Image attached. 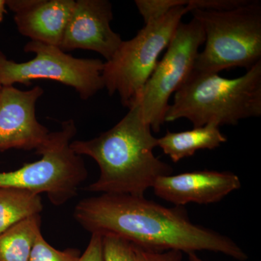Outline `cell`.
I'll use <instances>...</instances> for the list:
<instances>
[{
	"instance_id": "16",
	"label": "cell",
	"mask_w": 261,
	"mask_h": 261,
	"mask_svg": "<svg viewBox=\"0 0 261 261\" xmlns=\"http://www.w3.org/2000/svg\"><path fill=\"white\" fill-rule=\"evenodd\" d=\"M80 256V250L76 249L57 250L40 233L36 239L29 261H79Z\"/></svg>"
},
{
	"instance_id": "10",
	"label": "cell",
	"mask_w": 261,
	"mask_h": 261,
	"mask_svg": "<svg viewBox=\"0 0 261 261\" xmlns=\"http://www.w3.org/2000/svg\"><path fill=\"white\" fill-rule=\"evenodd\" d=\"M113 19L112 4L108 0L75 1L59 48L96 51L109 61L123 42L111 29Z\"/></svg>"
},
{
	"instance_id": "9",
	"label": "cell",
	"mask_w": 261,
	"mask_h": 261,
	"mask_svg": "<svg viewBox=\"0 0 261 261\" xmlns=\"http://www.w3.org/2000/svg\"><path fill=\"white\" fill-rule=\"evenodd\" d=\"M43 93L38 86L29 90L3 87L0 96V151H37L45 143L50 132L36 116V105Z\"/></svg>"
},
{
	"instance_id": "17",
	"label": "cell",
	"mask_w": 261,
	"mask_h": 261,
	"mask_svg": "<svg viewBox=\"0 0 261 261\" xmlns=\"http://www.w3.org/2000/svg\"><path fill=\"white\" fill-rule=\"evenodd\" d=\"M102 253L103 261H137L134 244L113 235L102 236Z\"/></svg>"
},
{
	"instance_id": "3",
	"label": "cell",
	"mask_w": 261,
	"mask_h": 261,
	"mask_svg": "<svg viewBox=\"0 0 261 261\" xmlns=\"http://www.w3.org/2000/svg\"><path fill=\"white\" fill-rule=\"evenodd\" d=\"M261 116V62L242 76L192 71L174 94L165 122L189 120L194 128L210 123L236 126L239 122Z\"/></svg>"
},
{
	"instance_id": "21",
	"label": "cell",
	"mask_w": 261,
	"mask_h": 261,
	"mask_svg": "<svg viewBox=\"0 0 261 261\" xmlns=\"http://www.w3.org/2000/svg\"><path fill=\"white\" fill-rule=\"evenodd\" d=\"M187 255H188L189 261H204L200 257L197 256L195 252H190Z\"/></svg>"
},
{
	"instance_id": "4",
	"label": "cell",
	"mask_w": 261,
	"mask_h": 261,
	"mask_svg": "<svg viewBox=\"0 0 261 261\" xmlns=\"http://www.w3.org/2000/svg\"><path fill=\"white\" fill-rule=\"evenodd\" d=\"M205 33V47L194 71L219 73L223 70H249L261 62V2L245 0L231 9L192 10Z\"/></svg>"
},
{
	"instance_id": "14",
	"label": "cell",
	"mask_w": 261,
	"mask_h": 261,
	"mask_svg": "<svg viewBox=\"0 0 261 261\" xmlns=\"http://www.w3.org/2000/svg\"><path fill=\"white\" fill-rule=\"evenodd\" d=\"M41 226L40 215H35L2 233L0 261H29Z\"/></svg>"
},
{
	"instance_id": "1",
	"label": "cell",
	"mask_w": 261,
	"mask_h": 261,
	"mask_svg": "<svg viewBox=\"0 0 261 261\" xmlns=\"http://www.w3.org/2000/svg\"><path fill=\"white\" fill-rule=\"evenodd\" d=\"M73 217L92 233L113 235L134 245L156 250L219 252L238 260L246 252L228 237L193 224L181 206L166 207L145 197L102 194L83 199Z\"/></svg>"
},
{
	"instance_id": "8",
	"label": "cell",
	"mask_w": 261,
	"mask_h": 261,
	"mask_svg": "<svg viewBox=\"0 0 261 261\" xmlns=\"http://www.w3.org/2000/svg\"><path fill=\"white\" fill-rule=\"evenodd\" d=\"M205 39L203 29L195 18L189 23H180L166 54L146 83L139 100L144 118L154 133L159 132L165 123L171 96L193 71Z\"/></svg>"
},
{
	"instance_id": "6",
	"label": "cell",
	"mask_w": 261,
	"mask_h": 261,
	"mask_svg": "<svg viewBox=\"0 0 261 261\" xmlns=\"http://www.w3.org/2000/svg\"><path fill=\"white\" fill-rule=\"evenodd\" d=\"M77 133L73 119L63 121L61 129L50 132L36 152L42 158L18 169L0 172V188H16L47 195L51 203L64 205L75 197L88 176L82 156L70 148Z\"/></svg>"
},
{
	"instance_id": "22",
	"label": "cell",
	"mask_w": 261,
	"mask_h": 261,
	"mask_svg": "<svg viewBox=\"0 0 261 261\" xmlns=\"http://www.w3.org/2000/svg\"><path fill=\"white\" fill-rule=\"evenodd\" d=\"M3 86L2 85L1 82H0V96H1L2 92H3Z\"/></svg>"
},
{
	"instance_id": "7",
	"label": "cell",
	"mask_w": 261,
	"mask_h": 261,
	"mask_svg": "<svg viewBox=\"0 0 261 261\" xmlns=\"http://www.w3.org/2000/svg\"><path fill=\"white\" fill-rule=\"evenodd\" d=\"M24 51L35 57L16 63L0 51V82L3 87L17 83L28 86L38 80L56 81L73 87L84 100L104 89V63L100 60L74 58L56 46L34 41L25 44Z\"/></svg>"
},
{
	"instance_id": "2",
	"label": "cell",
	"mask_w": 261,
	"mask_h": 261,
	"mask_svg": "<svg viewBox=\"0 0 261 261\" xmlns=\"http://www.w3.org/2000/svg\"><path fill=\"white\" fill-rule=\"evenodd\" d=\"M70 146L99 166V177L87 191L145 197L158 178L173 173L169 164L154 156L158 139L144 118L139 99L111 129L92 140L72 141Z\"/></svg>"
},
{
	"instance_id": "13",
	"label": "cell",
	"mask_w": 261,
	"mask_h": 261,
	"mask_svg": "<svg viewBox=\"0 0 261 261\" xmlns=\"http://www.w3.org/2000/svg\"><path fill=\"white\" fill-rule=\"evenodd\" d=\"M227 141L219 126L214 123L181 132H167L158 139V147L162 149L173 163L191 157L201 149H214Z\"/></svg>"
},
{
	"instance_id": "15",
	"label": "cell",
	"mask_w": 261,
	"mask_h": 261,
	"mask_svg": "<svg viewBox=\"0 0 261 261\" xmlns=\"http://www.w3.org/2000/svg\"><path fill=\"white\" fill-rule=\"evenodd\" d=\"M43 210L40 195L16 188H0V234Z\"/></svg>"
},
{
	"instance_id": "11",
	"label": "cell",
	"mask_w": 261,
	"mask_h": 261,
	"mask_svg": "<svg viewBox=\"0 0 261 261\" xmlns=\"http://www.w3.org/2000/svg\"><path fill=\"white\" fill-rule=\"evenodd\" d=\"M240 187L241 181L234 173L205 169L161 176L152 188L159 198L184 207L190 202L200 205L219 202Z\"/></svg>"
},
{
	"instance_id": "5",
	"label": "cell",
	"mask_w": 261,
	"mask_h": 261,
	"mask_svg": "<svg viewBox=\"0 0 261 261\" xmlns=\"http://www.w3.org/2000/svg\"><path fill=\"white\" fill-rule=\"evenodd\" d=\"M195 9L191 0H180L159 18L152 19L137 35L123 41L111 60L104 63V88L112 96L118 94L128 109L140 99L144 87L159 63L161 53L168 47L184 15Z\"/></svg>"
},
{
	"instance_id": "18",
	"label": "cell",
	"mask_w": 261,
	"mask_h": 261,
	"mask_svg": "<svg viewBox=\"0 0 261 261\" xmlns=\"http://www.w3.org/2000/svg\"><path fill=\"white\" fill-rule=\"evenodd\" d=\"M135 246L137 261H181L183 252L178 250L156 251L144 247Z\"/></svg>"
},
{
	"instance_id": "12",
	"label": "cell",
	"mask_w": 261,
	"mask_h": 261,
	"mask_svg": "<svg viewBox=\"0 0 261 261\" xmlns=\"http://www.w3.org/2000/svg\"><path fill=\"white\" fill-rule=\"evenodd\" d=\"M74 5V0H6L22 35L58 47Z\"/></svg>"
},
{
	"instance_id": "19",
	"label": "cell",
	"mask_w": 261,
	"mask_h": 261,
	"mask_svg": "<svg viewBox=\"0 0 261 261\" xmlns=\"http://www.w3.org/2000/svg\"><path fill=\"white\" fill-rule=\"evenodd\" d=\"M79 261H103L102 235L91 234L88 245Z\"/></svg>"
},
{
	"instance_id": "20",
	"label": "cell",
	"mask_w": 261,
	"mask_h": 261,
	"mask_svg": "<svg viewBox=\"0 0 261 261\" xmlns=\"http://www.w3.org/2000/svg\"><path fill=\"white\" fill-rule=\"evenodd\" d=\"M6 0H0V23L4 19L5 13H7Z\"/></svg>"
}]
</instances>
